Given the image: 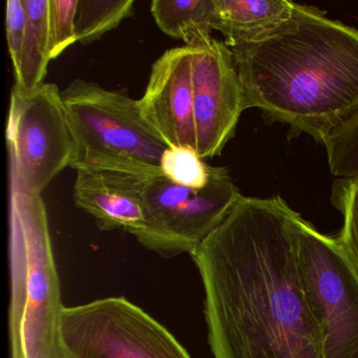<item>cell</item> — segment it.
<instances>
[{
  "mask_svg": "<svg viewBox=\"0 0 358 358\" xmlns=\"http://www.w3.org/2000/svg\"><path fill=\"white\" fill-rule=\"evenodd\" d=\"M299 217L280 196H242L192 253L213 358H324L297 262Z\"/></svg>",
  "mask_w": 358,
  "mask_h": 358,
  "instance_id": "6da1fadb",
  "label": "cell"
},
{
  "mask_svg": "<svg viewBox=\"0 0 358 358\" xmlns=\"http://www.w3.org/2000/svg\"><path fill=\"white\" fill-rule=\"evenodd\" d=\"M246 110L317 143L358 110V30L295 3L271 38L231 49Z\"/></svg>",
  "mask_w": 358,
  "mask_h": 358,
  "instance_id": "7a4b0ae2",
  "label": "cell"
},
{
  "mask_svg": "<svg viewBox=\"0 0 358 358\" xmlns=\"http://www.w3.org/2000/svg\"><path fill=\"white\" fill-rule=\"evenodd\" d=\"M10 250L12 358H59L58 335L64 306L41 194L11 182Z\"/></svg>",
  "mask_w": 358,
  "mask_h": 358,
  "instance_id": "3957f363",
  "label": "cell"
},
{
  "mask_svg": "<svg viewBox=\"0 0 358 358\" xmlns=\"http://www.w3.org/2000/svg\"><path fill=\"white\" fill-rule=\"evenodd\" d=\"M76 143L75 171L159 173L169 148L142 118L137 100L75 79L62 91Z\"/></svg>",
  "mask_w": 358,
  "mask_h": 358,
  "instance_id": "277c9868",
  "label": "cell"
},
{
  "mask_svg": "<svg viewBox=\"0 0 358 358\" xmlns=\"http://www.w3.org/2000/svg\"><path fill=\"white\" fill-rule=\"evenodd\" d=\"M140 188L148 225L136 238L165 257L192 255L242 196L226 167H213L210 182L201 189L178 185L162 171L143 173Z\"/></svg>",
  "mask_w": 358,
  "mask_h": 358,
  "instance_id": "5b68a950",
  "label": "cell"
},
{
  "mask_svg": "<svg viewBox=\"0 0 358 358\" xmlns=\"http://www.w3.org/2000/svg\"><path fill=\"white\" fill-rule=\"evenodd\" d=\"M59 358H190L160 322L124 297L64 307Z\"/></svg>",
  "mask_w": 358,
  "mask_h": 358,
  "instance_id": "8992f818",
  "label": "cell"
},
{
  "mask_svg": "<svg viewBox=\"0 0 358 358\" xmlns=\"http://www.w3.org/2000/svg\"><path fill=\"white\" fill-rule=\"evenodd\" d=\"M6 138L11 157V182L41 194L76 158V143L54 83L12 89Z\"/></svg>",
  "mask_w": 358,
  "mask_h": 358,
  "instance_id": "52a82bcc",
  "label": "cell"
},
{
  "mask_svg": "<svg viewBox=\"0 0 358 358\" xmlns=\"http://www.w3.org/2000/svg\"><path fill=\"white\" fill-rule=\"evenodd\" d=\"M296 255L324 331V358H358V273L336 238L299 217Z\"/></svg>",
  "mask_w": 358,
  "mask_h": 358,
  "instance_id": "ba28073f",
  "label": "cell"
},
{
  "mask_svg": "<svg viewBox=\"0 0 358 358\" xmlns=\"http://www.w3.org/2000/svg\"><path fill=\"white\" fill-rule=\"evenodd\" d=\"M196 152L202 159L223 152L246 110L242 81L231 49L213 39L194 50L192 59Z\"/></svg>",
  "mask_w": 358,
  "mask_h": 358,
  "instance_id": "9c48e42d",
  "label": "cell"
},
{
  "mask_svg": "<svg viewBox=\"0 0 358 358\" xmlns=\"http://www.w3.org/2000/svg\"><path fill=\"white\" fill-rule=\"evenodd\" d=\"M194 54L185 45L167 50L152 64L145 92L137 100L142 118L169 148L196 150Z\"/></svg>",
  "mask_w": 358,
  "mask_h": 358,
  "instance_id": "30bf717a",
  "label": "cell"
},
{
  "mask_svg": "<svg viewBox=\"0 0 358 358\" xmlns=\"http://www.w3.org/2000/svg\"><path fill=\"white\" fill-rule=\"evenodd\" d=\"M76 173L75 205L91 215L100 229H123L135 236L145 229L148 215L142 199L140 178L148 173Z\"/></svg>",
  "mask_w": 358,
  "mask_h": 358,
  "instance_id": "8fae6325",
  "label": "cell"
},
{
  "mask_svg": "<svg viewBox=\"0 0 358 358\" xmlns=\"http://www.w3.org/2000/svg\"><path fill=\"white\" fill-rule=\"evenodd\" d=\"M294 7L287 0H215V30L230 49L262 43L290 22Z\"/></svg>",
  "mask_w": 358,
  "mask_h": 358,
  "instance_id": "7c38bea8",
  "label": "cell"
},
{
  "mask_svg": "<svg viewBox=\"0 0 358 358\" xmlns=\"http://www.w3.org/2000/svg\"><path fill=\"white\" fill-rule=\"evenodd\" d=\"M150 12L164 34L190 49H202L215 39V0H154Z\"/></svg>",
  "mask_w": 358,
  "mask_h": 358,
  "instance_id": "4fadbf2b",
  "label": "cell"
},
{
  "mask_svg": "<svg viewBox=\"0 0 358 358\" xmlns=\"http://www.w3.org/2000/svg\"><path fill=\"white\" fill-rule=\"evenodd\" d=\"M49 0H24L27 32L15 85L24 90L36 89L47 76L52 60L49 32Z\"/></svg>",
  "mask_w": 358,
  "mask_h": 358,
  "instance_id": "5bb4252c",
  "label": "cell"
},
{
  "mask_svg": "<svg viewBox=\"0 0 358 358\" xmlns=\"http://www.w3.org/2000/svg\"><path fill=\"white\" fill-rule=\"evenodd\" d=\"M133 0H79L76 14L77 43L89 45L135 13Z\"/></svg>",
  "mask_w": 358,
  "mask_h": 358,
  "instance_id": "9a60e30c",
  "label": "cell"
},
{
  "mask_svg": "<svg viewBox=\"0 0 358 358\" xmlns=\"http://www.w3.org/2000/svg\"><path fill=\"white\" fill-rule=\"evenodd\" d=\"M331 201L343 217L337 241L358 273V178L336 180Z\"/></svg>",
  "mask_w": 358,
  "mask_h": 358,
  "instance_id": "2e32d148",
  "label": "cell"
},
{
  "mask_svg": "<svg viewBox=\"0 0 358 358\" xmlns=\"http://www.w3.org/2000/svg\"><path fill=\"white\" fill-rule=\"evenodd\" d=\"M163 175L178 185L201 189L208 185L213 167L190 148H169L161 158Z\"/></svg>",
  "mask_w": 358,
  "mask_h": 358,
  "instance_id": "e0dca14e",
  "label": "cell"
},
{
  "mask_svg": "<svg viewBox=\"0 0 358 358\" xmlns=\"http://www.w3.org/2000/svg\"><path fill=\"white\" fill-rule=\"evenodd\" d=\"M49 32L52 60L77 43L76 14L79 0H49Z\"/></svg>",
  "mask_w": 358,
  "mask_h": 358,
  "instance_id": "ac0fdd59",
  "label": "cell"
},
{
  "mask_svg": "<svg viewBox=\"0 0 358 358\" xmlns=\"http://www.w3.org/2000/svg\"><path fill=\"white\" fill-rule=\"evenodd\" d=\"M27 32V12L24 0H9L6 3V34L14 74L20 71Z\"/></svg>",
  "mask_w": 358,
  "mask_h": 358,
  "instance_id": "d6986e66",
  "label": "cell"
}]
</instances>
